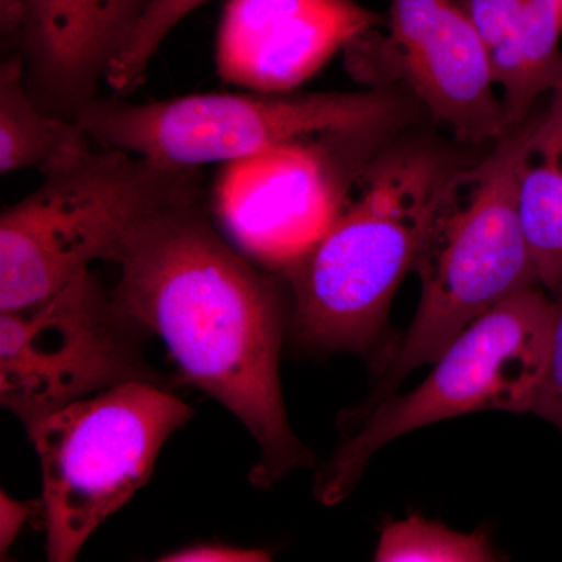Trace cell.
Returning <instances> with one entry per match:
<instances>
[{"label": "cell", "instance_id": "6da1fadb", "mask_svg": "<svg viewBox=\"0 0 562 562\" xmlns=\"http://www.w3.org/2000/svg\"><path fill=\"white\" fill-rule=\"evenodd\" d=\"M111 262L120 268L110 291L122 312L157 335L181 376L241 420L257 442L254 483L269 487L312 465L281 391L290 310L279 284L217 232L203 195L151 214Z\"/></svg>", "mask_w": 562, "mask_h": 562}, {"label": "cell", "instance_id": "7a4b0ae2", "mask_svg": "<svg viewBox=\"0 0 562 562\" xmlns=\"http://www.w3.org/2000/svg\"><path fill=\"white\" fill-rule=\"evenodd\" d=\"M442 155L408 144L360 162L338 216L283 269L290 330L314 351L366 353L382 335L447 173Z\"/></svg>", "mask_w": 562, "mask_h": 562}, {"label": "cell", "instance_id": "3957f363", "mask_svg": "<svg viewBox=\"0 0 562 562\" xmlns=\"http://www.w3.org/2000/svg\"><path fill=\"white\" fill-rule=\"evenodd\" d=\"M525 132L527 121L495 140L483 161L447 173L414 262L420 280L416 316L364 406L432 364L495 305L541 286L517 209L516 165Z\"/></svg>", "mask_w": 562, "mask_h": 562}, {"label": "cell", "instance_id": "277c9868", "mask_svg": "<svg viewBox=\"0 0 562 562\" xmlns=\"http://www.w3.org/2000/svg\"><path fill=\"white\" fill-rule=\"evenodd\" d=\"M41 176L0 216V313L46 301L94 262L111 261L151 214L203 195L199 169L91 146Z\"/></svg>", "mask_w": 562, "mask_h": 562}, {"label": "cell", "instance_id": "5b68a950", "mask_svg": "<svg viewBox=\"0 0 562 562\" xmlns=\"http://www.w3.org/2000/svg\"><path fill=\"white\" fill-rule=\"evenodd\" d=\"M552 319V295L539 286L516 292L458 335L416 390L342 419V441L314 483L317 501L333 506L349 497L373 454L403 435L487 409L531 413Z\"/></svg>", "mask_w": 562, "mask_h": 562}, {"label": "cell", "instance_id": "8992f818", "mask_svg": "<svg viewBox=\"0 0 562 562\" xmlns=\"http://www.w3.org/2000/svg\"><path fill=\"white\" fill-rule=\"evenodd\" d=\"M91 140L169 168L232 162L314 136L369 138L406 120L391 92H317L290 98L192 94L147 103L98 98L77 114Z\"/></svg>", "mask_w": 562, "mask_h": 562}, {"label": "cell", "instance_id": "52a82bcc", "mask_svg": "<svg viewBox=\"0 0 562 562\" xmlns=\"http://www.w3.org/2000/svg\"><path fill=\"white\" fill-rule=\"evenodd\" d=\"M192 416L166 384L136 380L33 425L47 560L76 561L94 531L146 486L162 447Z\"/></svg>", "mask_w": 562, "mask_h": 562}, {"label": "cell", "instance_id": "ba28073f", "mask_svg": "<svg viewBox=\"0 0 562 562\" xmlns=\"http://www.w3.org/2000/svg\"><path fill=\"white\" fill-rule=\"evenodd\" d=\"M146 330L90 271L46 301L0 313V403L31 430L70 403L117 384L162 382Z\"/></svg>", "mask_w": 562, "mask_h": 562}, {"label": "cell", "instance_id": "9c48e42d", "mask_svg": "<svg viewBox=\"0 0 562 562\" xmlns=\"http://www.w3.org/2000/svg\"><path fill=\"white\" fill-rule=\"evenodd\" d=\"M346 54L357 80L401 81L461 140H498L509 132L490 46L458 0H392L387 35L369 31Z\"/></svg>", "mask_w": 562, "mask_h": 562}, {"label": "cell", "instance_id": "30bf717a", "mask_svg": "<svg viewBox=\"0 0 562 562\" xmlns=\"http://www.w3.org/2000/svg\"><path fill=\"white\" fill-rule=\"evenodd\" d=\"M350 139L366 138L314 136L222 165L213 210L241 251L283 271L312 249L338 216L358 169H344Z\"/></svg>", "mask_w": 562, "mask_h": 562}, {"label": "cell", "instance_id": "8fae6325", "mask_svg": "<svg viewBox=\"0 0 562 562\" xmlns=\"http://www.w3.org/2000/svg\"><path fill=\"white\" fill-rule=\"evenodd\" d=\"M150 0H0L7 54L24 63L41 109L76 120L99 98L110 66Z\"/></svg>", "mask_w": 562, "mask_h": 562}, {"label": "cell", "instance_id": "7c38bea8", "mask_svg": "<svg viewBox=\"0 0 562 562\" xmlns=\"http://www.w3.org/2000/svg\"><path fill=\"white\" fill-rule=\"evenodd\" d=\"M379 22L353 0H228L217 31V72L249 90L290 91Z\"/></svg>", "mask_w": 562, "mask_h": 562}, {"label": "cell", "instance_id": "4fadbf2b", "mask_svg": "<svg viewBox=\"0 0 562 562\" xmlns=\"http://www.w3.org/2000/svg\"><path fill=\"white\" fill-rule=\"evenodd\" d=\"M516 191L539 283L553 294L562 284V80L542 113L527 120Z\"/></svg>", "mask_w": 562, "mask_h": 562}, {"label": "cell", "instance_id": "5bb4252c", "mask_svg": "<svg viewBox=\"0 0 562 562\" xmlns=\"http://www.w3.org/2000/svg\"><path fill=\"white\" fill-rule=\"evenodd\" d=\"M560 0H528L490 46L492 79L502 91L508 131L531 116L532 106L562 80Z\"/></svg>", "mask_w": 562, "mask_h": 562}, {"label": "cell", "instance_id": "9a60e30c", "mask_svg": "<svg viewBox=\"0 0 562 562\" xmlns=\"http://www.w3.org/2000/svg\"><path fill=\"white\" fill-rule=\"evenodd\" d=\"M90 135L77 120L41 109L25 81L24 63L5 54L0 66V172L44 169L90 147Z\"/></svg>", "mask_w": 562, "mask_h": 562}, {"label": "cell", "instance_id": "2e32d148", "mask_svg": "<svg viewBox=\"0 0 562 562\" xmlns=\"http://www.w3.org/2000/svg\"><path fill=\"white\" fill-rule=\"evenodd\" d=\"M498 554L484 531L462 532L441 522L409 516L392 520L380 532L373 561L490 562Z\"/></svg>", "mask_w": 562, "mask_h": 562}, {"label": "cell", "instance_id": "e0dca14e", "mask_svg": "<svg viewBox=\"0 0 562 562\" xmlns=\"http://www.w3.org/2000/svg\"><path fill=\"white\" fill-rule=\"evenodd\" d=\"M209 0H150L138 27L110 66L105 83L116 94H127L143 83L151 58L180 21Z\"/></svg>", "mask_w": 562, "mask_h": 562}, {"label": "cell", "instance_id": "ac0fdd59", "mask_svg": "<svg viewBox=\"0 0 562 562\" xmlns=\"http://www.w3.org/2000/svg\"><path fill=\"white\" fill-rule=\"evenodd\" d=\"M553 319L549 355L532 412L562 432V284L552 294Z\"/></svg>", "mask_w": 562, "mask_h": 562}, {"label": "cell", "instance_id": "d6986e66", "mask_svg": "<svg viewBox=\"0 0 562 562\" xmlns=\"http://www.w3.org/2000/svg\"><path fill=\"white\" fill-rule=\"evenodd\" d=\"M487 46L505 32L528 0H460Z\"/></svg>", "mask_w": 562, "mask_h": 562}, {"label": "cell", "instance_id": "ffe728a7", "mask_svg": "<svg viewBox=\"0 0 562 562\" xmlns=\"http://www.w3.org/2000/svg\"><path fill=\"white\" fill-rule=\"evenodd\" d=\"M271 553L261 549L225 546V543H192L173 550L160 558L168 562H265L271 561Z\"/></svg>", "mask_w": 562, "mask_h": 562}, {"label": "cell", "instance_id": "44dd1931", "mask_svg": "<svg viewBox=\"0 0 562 562\" xmlns=\"http://www.w3.org/2000/svg\"><path fill=\"white\" fill-rule=\"evenodd\" d=\"M32 503L16 501L5 491L0 492V554L5 558L16 541L24 524L31 519Z\"/></svg>", "mask_w": 562, "mask_h": 562}, {"label": "cell", "instance_id": "7402d4cb", "mask_svg": "<svg viewBox=\"0 0 562 562\" xmlns=\"http://www.w3.org/2000/svg\"><path fill=\"white\" fill-rule=\"evenodd\" d=\"M560 10H561V18H562V0H560Z\"/></svg>", "mask_w": 562, "mask_h": 562}]
</instances>
